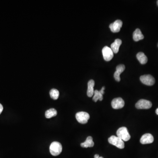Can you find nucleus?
<instances>
[{
  "label": "nucleus",
  "instance_id": "obj_1",
  "mask_svg": "<svg viewBox=\"0 0 158 158\" xmlns=\"http://www.w3.org/2000/svg\"><path fill=\"white\" fill-rule=\"evenodd\" d=\"M63 147L61 143L57 141L53 142L50 146V152L53 156H57L62 152Z\"/></svg>",
  "mask_w": 158,
  "mask_h": 158
},
{
  "label": "nucleus",
  "instance_id": "obj_2",
  "mask_svg": "<svg viewBox=\"0 0 158 158\" xmlns=\"http://www.w3.org/2000/svg\"><path fill=\"white\" fill-rule=\"evenodd\" d=\"M116 134L117 137L123 141H128L130 139V135L126 127H122L119 128L117 130Z\"/></svg>",
  "mask_w": 158,
  "mask_h": 158
},
{
  "label": "nucleus",
  "instance_id": "obj_3",
  "mask_svg": "<svg viewBox=\"0 0 158 158\" xmlns=\"http://www.w3.org/2000/svg\"><path fill=\"white\" fill-rule=\"evenodd\" d=\"M109 143L114 146H116L120 149H123L124 148V143L123 140L116 136H111L109 139Z\"/></svg>",
  "mask_w": 158,
  "mask_h": 158
},
{
  "label": "nucleus",
  "instance_id": "obj_4",
  "mask_svg": "<svg viewBox=\"0 0 158 158\" xmlns=\"http://www.w3.org/2000/svg\"><path fill=\"white\" fill-rule=\"evenodd\" d=\"M76 118L79 123L85 124L87 123L90 118V115L88 113L84 112H77L76 115Z\"/></svg>",
  "mask_w": 158,
  "mask_h": 158
},
{
  "label": "nucleus",
  "instance_id": "obj_5",
  "mask_svg": "<svg viewBox=\"0 0 158 158\" xmlns=\"http://www.w3.org/2000/svg\"><path fill=\"white\" fill-rule=\"evenodd\" d=\"M135 106L138 109L147 110L152 107V103L148 100L141 99L136 104Z\"/></svg>",
  "mask_w": 158,
  "mask_h": 158
},
{
  "label": "nucleus",
  "instance_id": "obj_6",
  "mask_svg": "<svg viewBox=\"0 0 158 158\" xmlns=\"http://www.w3.org/2000/svg\"><path fill=\"white\" fill-rule=\"evenodd\" d=\"M140 81L147 86H153L155 83L154 78L151 75H145L140 77Z\"/></svg>",
  "mask_w": 158,
  "mask_h": 158
},
{
  "label": "nucleus",
  "instance_id": "obj_7",
  "mask_svg": "<svg viewBox=\"0 0 158 158\" xmlns=\"http://www.w3.org/2000/svg\"><path fill=\"white\" fill-rule=\"evenodd\" d=\"M102 54L105 61H110L113 57V52L110 48L108 46H105L102 49Z\"/></svg>",
  "mask_w": 158,
  "mask_h": 158
},
{
  "label": "nucleus",
  "instance_id": "obj_8",
  "mask_svg": "<svg viewBox=\"0 0 158 158\" xmlns=\"http://www.w3.org/2000/svg\"><path fill=\"white\" fill-rule=\"evenodd\" d=\"M112 106L114 109H121L125 105L124 101L121 97L114 98L111 103Z\"/></svg>",
  "mask_w": 158,
  "mask_h": 158
},
{
  "label": "nucleus",
  "instance_id": "obj_9",
  "mask_svg": "<svg viewBox=\"0 0 158 158\" xmlns=\"http://www.w3.org/2000/svg\"><path fill=\"white\" fill-rule=\"evenodd\" d=\"M123 25V22L120 20H116L114 23L110 25V29L113 33H118L120 30V28Z\"/></svg>",
  "mask_w": 158,
  "mask_h": 158
},
{
  "label": "nucleus",
  "instance_id": "obj_10",
  "mask_svg": "<svg viewBox=\"0 0 158 158\" xmlns=\"http://www.w3.org/2000/svg\"><path fill=\"white\" fill-rule=\"evenodd\" d=\"M154 141V137L151 134H145L143 135L140 139V142L142 144H148L153 143Z\"/></svg>",
  "mask_w": 158,
  "mask_h": 158
},
{
  "label": "nucleus",
  "instance_id": "obj_11",
  "mask_svg": "<svg viewBox=\"0 0 158 158\" xmlns=\"http://www.w3.org/2000/svg\"><path fill=\"white\" fill-rule=\"evenodd\" d=\"M125 69V67L124 65H119L116 67V71L114 74V78L116 81L118 82H120V75L121 73H122L124 71Z\"/></svg>",
  "mask_w": 158,
  "mask_h": 158
},
{
  "label": "nucleus",
  "instance_id": "obj_12",
  "mask_svg": "<svg viewBox=\"0 0 158 158\" xmlns=\"http://www.w3.org/2000/svg\"><path fill=\"white\" fill-rule=\"evenodd\" d=\"M95 82L94 80H91L88 81V88L87 91V95L89 97H91L94 94L95 90L94 89L95 86Z\"/></svg>",
  "mask_w": 158,
  "mask_h": 158
},
{
  "label": "nucleus",
  "instance_id": "obj_13",
  "mask_svg": "<svg viewBox=\"0 0 158 158\" xmlns=\"http://www.w3.org/2000/svg\"><path fill=\"white\" fill-rule=\"evenodd\" d=\"M122 44V40L119 39L115 40V41L112 44L111 48L114 53H117L119 52V48Z\"/></svg>",
  "mask_w": 158,
  "mask_h": 158
},
{
  "label": "nucleus",
  "instance_id": "obj_14",
  "mask_svg": "<svg viewBox=\"0 0 158 158\" xmlns=\"http://www.w3.org/2000/svg\"><path fill=\"white\" fill-rule=\"evenodd\" d=\"M144 38V36L142 34L139 29H137L133 33V39L135 41H139Z\"/></svg>",
  "mask_w": 158,
  "mask_h": 158
},
{
  "label": "nucleus",
  "instance_id": "obj_15",
  "mask_svg": "<svg viewBox=\"0 0 158 158\" xmlns=\"http://www.w3.org/2000/svg\"><path fill=\"white\" fill-rule=\"evenodd\" d=\"M81 146L83 148H87L88 147H93L94 145V142L93 141L92 137L89 136L86 139L85 142L81 143Z\"/></svg>",
  "mask_w": 158,
  "mask_h": 158
},
{
  "label": "nucleus",
  "instance_id": "obj_16",
  "mask_svg": "<svg viewBox=\"0 0 158 158\" xmlns=\"http://www.w3.org/2000/svg\"><path fill=\"white\" fill-rule=\"evenodd\" d=\"M137 58L140 63L142 65L145 64L148 62V58L147 56L144 53L141 52L137 54Z\"/></svg>",
  "mask_w": 158,
  "mask_h": 158
},
{
  "label": "nucleus",
  "instance_id": "obj_17",
  "mask_svg": "<svg viewBox=\"0 0 158 158\" xmlns=\"http://www.w3.org/2000/svg\"><path fill=\"white\" fill-rule=\"evenodd\" d=\"M57 112L54 109H50L46 111L45 113V116L47 119H50L54 117L57 115Z\"/></svg>",
  "mask_w": 158,
  "mask_h": 158
},
{
  "label": "nucleus",
  "instance_id": "obj_18",
  "mask_svg": "<svg viewBox=\"0 0 158 158\" xmlns=\"http://www.w3.org/2000/svg\"><path fill=\"white\" fill-rule=\"evenodd\" d=\"M94 95V97H93V100L95 102H97L98 100H100L101 101L103 100V95L102 94L100 91L95 90Z\"/></svg>",
  "mask_w": 158,
  "mask_h": 158
},
{
  "label": "nucleus",
  "instance_id": "obj_19",
  "mask_svg": "<svg viewBox=\"0 0 158 158\" xmlns=\"http://www.w3.org/2000/svg\"><path fill=\"white\" fill-rule=\"evenodd\" d=\"M50 95L51 98L54 100H57L59 97V92L57 89H52L50 91Z\"/></svg>",
  "mask_w": 158,
  "mask_h": 158
},
{
  "label": "nucleus",
  "instance_id": "obj_20",
  "mask_svg": "<svg viewBox=\"0 0 158 158\" xmlns=\"http://www.w3.org/2000/svg\"><path fill=\"white\" fill-rule=\"evenodd\" d=\"M3 110V107L1 104H0V114H1Z\"/></svg>",
  "mask_w": 158,
  "mask_h": 158
},
{
  "label": "nucleus",
  "instance_id": "obj_21",
  "mask_svg": "<svg viewBox=\"0 0 158 158\" xmlns=\"http://www.w3.org/2000/svg\"><path fill=\"white\" fill-rule=\"evenodd\" d=\"M105 87H102V88L101 90H100V92H101V93L102 94V95H103V94H104V90H105Z\"/></svg>",
  "mask_w": 158,
  "mask_h": 158
},
{
  "label": "nucleus",
  "instance_id": "obj_22",
  "mask_svg": "<svg viewBox=\"0 0 158 158\" xmlns=\"http://www.w3.org/2000/svg\"><path fill=\"white\" fill-rule=\"evenodd\" d=\"M99 157H100V156L97 154H96L95 155V156H94L95 158H99Z\"/></svg>",
  "mask_w": 158,
  "mask_h": 158
},
{
  "label": "nucleus",
  "instance_id": "obj_23",
  "mask_svg": "<svg viewBox=\"0 0 158 158\" xmlns=\"http://www.w3.org/2000/svg\"><path fill=\"white\" fill-rule=\"evenodd\" d=\"M155 112H156V114L158 115V108L157 109V110L155 111Z\"/></svg>",
  "mask_w": 158,
  "mask_h": 158
},
{
  "label": "nucleus",
  "instance_id": "obj_24",
  "mask_svg": "<svg viewBox=\"0 0 158 158\" xmlns=\"http://www.w3.org/2000/svg\"><path fill=\"white\" fill-rule=\"evenodd\" d=\"M157 5L158 6V1H157Z\"/></svg>",
  "mask_w": 158,
  "mask_h": 158
},
{
  "label": "nucleus",
  "instance_id": "obj_25",
  "mask_svg": "<svg viewBox=\"0 0 158 158\" xmlns=\"http://www.w3.org/2000/svg\"><path fill=\"white\" fill-rule=\"evenodd\" d=\"M99 158H103V157H99Z\"/></svg>",
  "mask_w": 158,
  "mask_h": 158
},
{
  "label": "nucleus",
  "instance_id": "obj_26",
  "mask_svg": "<svg viewBox=\"0 0 158 158\" xmlns=\"http://www.w3.org/2000/svg\"><path fill=\"white\" fill-rule=\"evenodd\" d=\"M157 46H158V44H157Z\"/></svg>",
  "mask_w": 158,
  "mask_h": 158
}]
</instances>
